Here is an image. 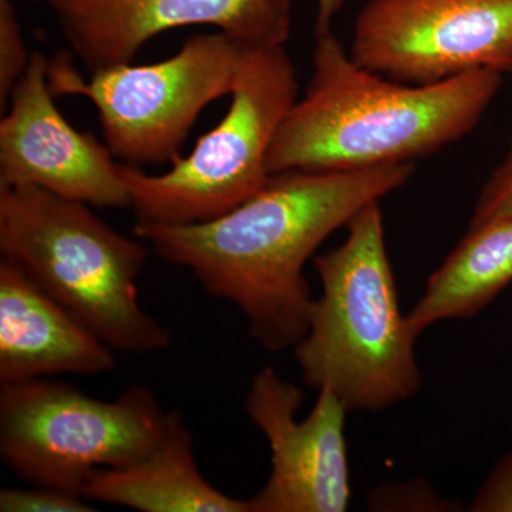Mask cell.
<instances>
[{"label":"cell","instance_id":"cell-6","mask_svg":"<svg viewBox=\"0 0 512 512\" xmlns=\"http://www.w3.org/2000/svg\"><path fill=\"white\" fill-rule=\"evenodd\" d=\"M165 416L144 386L106 402L46 377L2 384L0 457L32 485L82 495L97 471L143 460L160 439Z\"/></svg>","mask_w":512,"mask_h":512},{"label":"cell","instance_id":"cell-12","mask_svg":"<svg viewBox=\"0 0 512 512\" xmlns=\"http://www.w3.org/2000/svg\"><path fill=\"white\" fill-rule=\"evenodd\" d=\"M116 350L12 262H0V384L116 370Z\"/></svg>","mask_w":512,"mask_h":512},{"label":"cell","instance_id":"cell-7","mask_svg":"<svg viewBox=\"0 0 512 512\" xmlns=\"http://www.w3.org/2000/svg\"><path fill=\"white\" fill-rule=\"evenodd\" d=\"M245 47L225 33H205L163 62L119 64L89 82L62 53L50 60L47 82L55 96L92 101L104 144L124 164L173 163L201 111L231 96Z\"/></svg>","mask_w":512,"mask_h":512},{"label":"cell","instance_id":"cell-3","mask_svg":"<svg viewBox=\"0 0 512 512\" xmlns=\"http://www.w3.org/2000/svg\"><path fill=\"white\" fill-rule=\"evenodd\" d=\"M346 228L340 247L313 259L322 293L293 352L308 386L329 387L348 412H383L419 393V336L400 311L380 201Z\"/></svg>","mask_w":512,"mask_h":512},{"label":"cell","instance_id":"cell-5","mask_svg":"<svg viewBox=\"0 0 512 512\" xmlns=\"http://www.w3.org/2000/svg\"><path fill=\"white\" fill-rule=\"evenodd\" d=\"M298 93L284 45L245 47L228 113L190 156L160 175L121 163L136 224H197L254 197L271 177L269 150Z\"/></svg>","mask_w":512,"mask_h":512},{"label":"cell","instance_id":"cell-19","mask_svg":"<svg viewBox=\"0 0 512 512\" xmlns=\"http://www.w3.org/2000/svg\"><path fill=\"white\" fill-rule=\"evenodd\" d=\"M471 512H512V448L490 471L467 508Z\"/></svg>","mask_w":512,"mask_h":512},{"label":"cell","instance_id":"cell-20","mask_svg":"<svg viewBox=\"0 0 512 512\" xmlns=\"http://www.w3.org/2000/svg\"><path fill=\"white\" fill-rule=\"evenodd\" d=\"M345 0H318V12L315 20V36L330 32L333 19L342 9Z\"/></svg>","mask_w":512,"mask_h":512},{"label":"cell","instance_id":"cell-8","mask_svg":"<svg viewBox=\"0 0 512 512\" xmlns=\"http://www.w3.org/2000/svg\"><path fill=\"white\" fill-rule=\"evenodd\" d=\"M350 57L370 72L431 84L491 70L512 73V0H369Z\"/></svg>","mask_w":512,"mask_h":512},{"label":"cell","instance_id":"cell-13","mask_svg":"<svg viewBox=\"0 0 512 512\" xmlns=\"http://www.w3.org/2000/svg\"><path fill=\"white\" fill-rule=\"evenodd\" d=\"M82 497L140 512H249L208 483L194 457L192 437L180 412H167L156 446L133 466L97 471Z\"/></svg>","mask_w":512,"mask_h":512},{"label":"cell","instance_id":"cell-2","mask_svg":"<svg viewBox=\"0 0 512 512\" xmlns=\"http://www.w3.org/2000/svg\"><path fill=\"white\" fill-rule=\"evenodd\" d=\"M312 77L272 141L269 174L413 163L470 134L503 74L477 70L431 84L387 79L353 62L332 30L315 36Z\"/></svg>","mask_w":512,"mask_h":512},{"label":"cell","instance_id":"cell-9","mask_svg":"<svg viewBox=\"0 0 512 512\" xmlns=\"http://www.w3.org/2000/svg\"><path fill=\"white\" fill-rule=\"evenodd\" d=\"M305 420L296 419L305 394L266 366L256 373L245 410L268 441L271 474L248 500L249 512H345L352 481L345 421L348 409L329 387Z\"/></svg>","mask_w":512,"mask_h":512},{"label":"cell","instance_id":"cell-18","mask_svg":"<svg viewBox=\"0 0 512 512\" xmlns=\"http://www.w3.org/2000/svg\"><path fill=\"white\" fill-rule=\"evenodd\" d=\"M512 215V143L503 163L491 173L474 205L470 228Z\"/></svg>","mask_w":512,"mask_h":512},{"label":"cell","instance_id":"cell-10","mask_svg":"<svg viewBox=\"0 0 512 512\" xmlns=\"http://www.w3.org/2000/svg\"><path fill=\"white\" fill-rule=\"evenodd\" d=\"M50 60L33 52L0 120V187L35 185L94 208H130L121 163L57 110Z\"/></svg>","mask_w":512,"mask_h":512},{"label":"cell","instance_id":"cell-17","mask_svg":"<svg viewBox=\"0 0 512 512\" xmlns=\"http://www.w3.org/2000/svg\"><path fill=\"white\" fill-rule=\"evenodd\" d=\"M2 512H90L96 508L82 495L57 490V488L33 485L32 488H2L0 490Z\"/></svg>","mask_w":512,"mask_h":512},{"label":"cell","instance_id":"cell-16","mask_svg":"<svg viewBox=\"0 0 512 512\" xmlns=\"http://www.w3.org/2000/svg\"><path fill=\"white\" fill-rule=\"evenodd\" d=\"M453 501L441 498L426 481L382 484L367 495L372 511H454Z\"/></svg>","mask_w":512,"mask_h":512},{"label":"cell","instance_id":"cell-11","mask_svg":"<svg viewBox=\"0 0 512 512\" xmlns=\"http://www.w3.org/2000/svg\"><path fill=\"white\" fill-rule=\"evenodd\" d=\"M90 73L131 63L148 40L184 26H215L247 47L285 45L291 0H39Z\"/></svg>","mask_w":512,"mask_h":512},{"label":"cell","instance_id":"cell-15","mask_svg":"<svg viewBox=\"0 0 512 512\" xmlns=\"http://www.w3.org/2000/svg\"><path fill=\"white\" fill-rule=\"evenodd\" d=\"M30 56L23 42L18 13L12 0H0V109H8L10 96L28 69Z\"/></svg>","mask_w":512,"mask_h":512},{"label":"cell","instance_id":"cell-14","mask_svg":"<svg viewBox=\"0 0 512 512\" xmlns=\"http://www.w3.org/2000/svg\"><path fill=\"white\" fill-rule=\"evenodd\" d=\"M512 282V215L468 228L466 237L427 279L409 315L420 336L434 323L474 318Z\"/></svg>","mask_w":512,"mask_h":512},{"label":"cell","instance_id":"cell-1","mask_svg":"<svg viewBox=\"0 0 512 512\" xmlns=\"http://www.w3.org/2000/svg\"><path fill=\"white\" fill-rule=\"evenodd\" d=\"M413 171V163L285 171L214 220L136 224L134 234L164 261L188 269L208 295L237 306L262 348L282 352L308 332L306 262L363 208L406 185Z\"/></svg>","mask_w":512,"mask_h":512},{"label":"cell","instance_id":"cell-4","mask_svg":"<svg viewBox=\"0 0 512 512\" xmlns=\"http://www.w3.org/2000/svg\"><path fill=\"white\" fill-rule=\"evenodd\" d=\"M0 251L116 352L170 348V329L138 302L148 249L89 204L35 185L0 187Z\"/></svg>","mask_w":512,"mask_h":512}]
</instances>
